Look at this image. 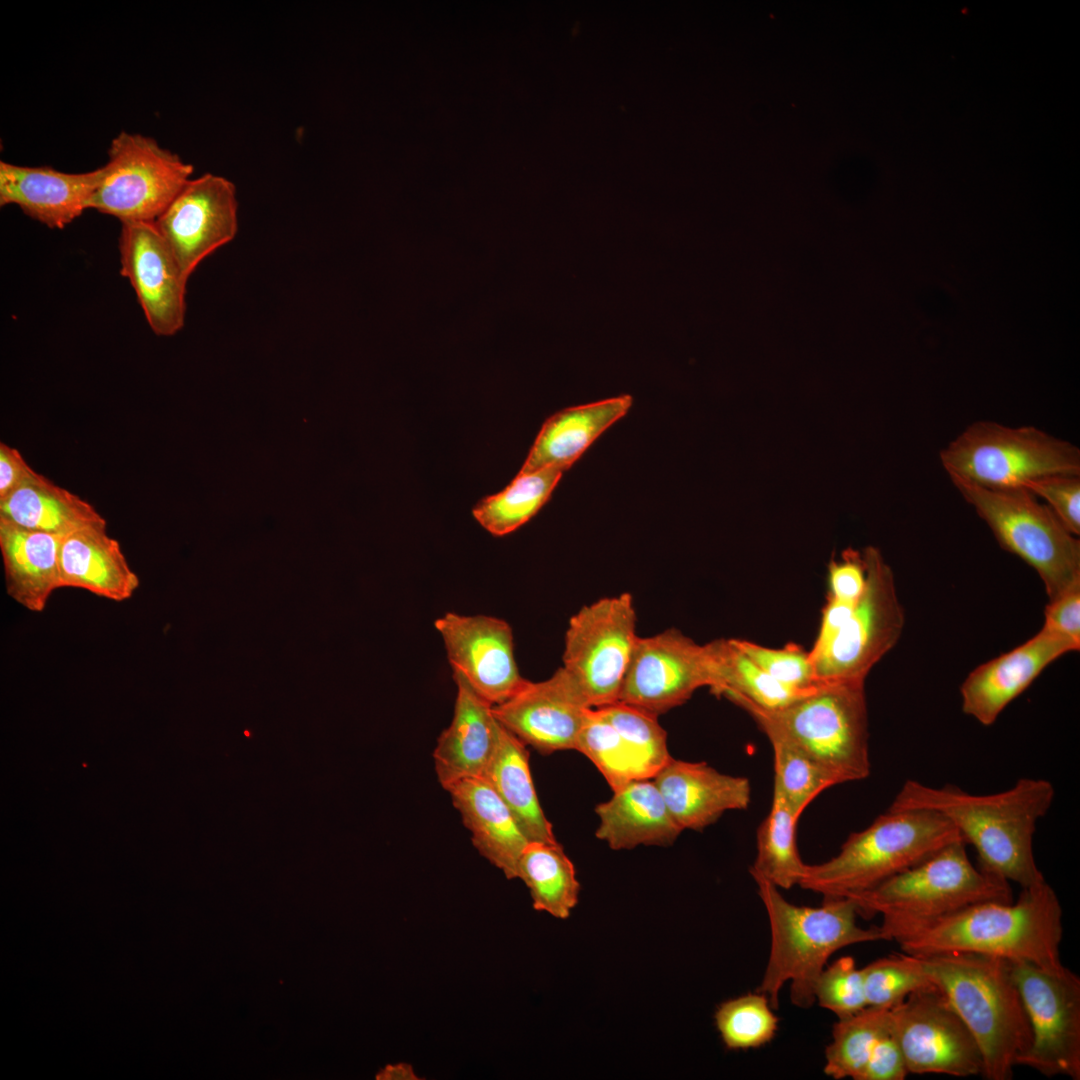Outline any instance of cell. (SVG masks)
<instances>
[{"label": "cell", "mask_w": 1080, "mask_h": 1080, "mask_svg": "<svg viewBox=\"0 0 1080 1080\" xmlns=\"http://www.w3.org/2000/svg\"><path fill=\"white\" fill-rule=\"evenodd\" d=\"M518 879L529 889L537 911L567 919L578 904L575 867L558 841H529L519 860Z\"/></svg>", "instance_id": "32"}, {"label": "cell", "mask_w": 1080, "mask_h": 1080, "mask_svg": "<svg viewBox=\"0 0 1080 1080\" xmlns=\"http://www.w3.org/2000/svg\"><path fill=\"white\" fill-rule=\"evenodd\" d=\"M481 777L507 805L529 841L557 842L539 803L527 746L501 724L496 748Z\"/></svg>", "instance_id": "30"}, {"label": "cell", "mask_w": 1080, "mask_h": 1080, "mask_svg": "<svg viewBox=\"0 0 1080 1080\" xmlns=\"http://www.w3.org/2000/svg\"><path fill=\"white\" fill-rule=\"evenodd\" d=\"M950 478L986 488L1024 487L1053 474L1080 475V450L1034 426L993 421L968 425L940 451Z\"/></svg>", "instance_id": "9"}, {"label": "cell", "mask_w": 1080, "mask_h": 1080, "mask_svg": "<svg viewBox=\"0 0 1080 1080\" xmlns=\"http://www.w3.org/2000/svg\"><path fill=\"white\" fill-rule=\"evenodd\" d=\"M445 790L479 854L507 879L518 878L519 860L529 840L497 792L481 776L461 779Z\"/></svg>", "instance_id": "24"}, {"label": "cell", "mask_w": 1080, "mask_h": 1080, "mask_svg": "<svg viewBox=\"0 0 1080 1080\" xmlns=\"http://www.w3.org/2000/svg\"><path fill=\"white\" fill-rule=\"evenodd\" d=\"M1079 650L1067 639L1041 628L1021 645L973 669L960 686L964 714L992 725L1055 660Z\"/></svg>", "instance_id": "20"}, {"label": "cell", "mask_w": 1080, "mask_h": 1080, "mask_svg": "<svg viewBox=\"0 0 1080 1080\" xmlns=\"http://www.w3.org/2000/svg\"><path fill=\"white\" fill-rule=\"evenodd\" d=\"M848 898L859 914L883 921L930 920L978 902L1014 900L1010 882L974 866L963 841Z\"/></svg>", "instance_id": "8"}, {"label": "cell", "mask_w": 1080, "mask_h": 1080, "mask_svg": "<svg viewBox=\"0 0 1080 1080\" xmlns=\"http://www.w3.org/2000/svg\"><path fill=\"white\" fill-rule=\"evenodd\" d=\"M38 475L17 449L0 443V501Z\"/></svg>", "instance_id": "47"}, {"label": "cell", "mask_w": 1080, "mask_h": 1080, "mask_svg": "<svg viewBox=\"0 0 1080 1080\" xmlns=\"http://www.w3.org/2000/svg\"><path fill=\"white\" fill-rule=\"evenodd\" d=\"M575 750L596 766L613 792L637 779L622 737L597 708L588 712Z\"/></svg>", "instance_id": "40"}, {"label": "cell", "mask_w": 1080, "mask_h": 1080, "mask_svg": "<svg viewBox=\"0 0 1080 1080\" xmlns=\"http://www.w3.org/2000/svg\"><path fill=\"white\" fill-rule=\"evenodd\" d=\"M564 471L548 467L519 474L501 492L473 508L477 522L494 536L507 535L529 521L547 502Z\"/></svg>", "instance_id": "34"}, {"label": "cell", "mask_w": 1080, "mask_h": 1080, "mask_svg": "<svg viewBox=\"0 0 1080 1080\" xmlns=\"http://www.w3.org/2000/svg\"><path fill=\"white\" fill-rule=\"evenodd\" d=\"M1054 798V786L1044 778L1023 777L1012 787L992 794H972L955 785L935 787L909 779L890 806L942 815L962 841L973 846L979 868L1026 888L1045 881L1034 857L1033 837Z\"/></svg>", "instance_id": "2"}, {"label": "cell", "mask_w": 1080, "mask_h": 1080, "mask_svg": "<svg viewBox=\"0 0 1080 1080\" xmlns=\"http://www.w3.org/2000/svg\"><path fill=\"white\" fill-rule=\"evenodd\" d=\"M63 538L0 518L6 592L31 612H42L53 592L60 588L59 552Z\"/></svg>", "instance_id": "27"}, {"label": "cell", "mask_w": 1080, "mask_h": 1080, "mask_svg": "<svg viewBox=\"0 0 1080 1080\" xmlns=\"http://www.w3.org/2000/svg\"><path fill=\"white\" fill-rule=\"evenodd\" d=\"M889 1022L909 1073L982 1074L974 1037L937 987L916 991L889 1009Z\"/></svg>", "instance_id": "14"}, {"label": "cell", "mask_w": 1080, "mask_h": 1080, "mask_svg": "<svg viewBox=\"0 0 1080 1080\" xmlns=\"http://www.w3.org/2000/svg\"><path fill=\"white\" fill-rule=\"evenodd\" d=\"M867 1006L891 1009L910 994L936 987L918 957L902 953L876 959L862 968Z\"/></svg>", "instance_id": "39"}, {"label": "cell", "mask_w": 1080, "mask_h": 1080, "mask_svg": "<svg viewBox=\"0 0 1080 1080\" xmlns=\"http://www.w3.org/2000/svg\"><path fill=\"white\" fill-rule=\"evenodd\" d=\"M653 780L682 830H702L727 811L746 810L751 801L748 778L721 773L706 762L672 757Z\"/></svg>", "instance_id": "22"}, {"label": "cell", "mask_w": 1080, "mask_h": 1080, "mask_svg": "<svg viewBox=\"0 0 1080 1080\" xmlns=\"http://www.w3.org/2000/svg\"><path fill=\"white\" fill-rule=\"evenodd\" d=\"M815 1003L838 1018L853 1015L867 1007L862 968L851 956L826 965L814 988Z\"/></svg>", "instance_id": "41"}, {"label": "cell", "mask_w": 1080, "mask_h": 1080, "mask_svg": "<svg viewBox=\"0 0 1080 1080\" xmlns=\"http://www.w3.org/2000/svg\"><path fill=\"white\" fill-rule=\"evenodd\" d=\"M0 518L26 529L61 536L107 525L90 503L41 474L0 501Z\"/></svg>", "instance_id": "29"}, {"label": "cell", "mask_w": 1080, "mask_h": 1080, "mask_svg": "<svg viewBox=\"0 0 1080 1080\" xmlns=\"http://www.w3.org/2000/svg\"><path fill=\"white\" fill-rule=\"evenodd\" d=\"M712 659L711 691L741 707L782 708L810 690H798L773 678L748 657L733 639L708 642ZM814 689V688H813ZM812 690V689H811Z\"/></svg>", "instance_id": "31"}, {"label": "cell", "mask_w": 1080, "mask_h": 1080, "mask_svg": "<svg viewBox=\"0 0 1080 1080\" xmlns=\"http://www.w3.org/2000/svg\"><path fill=\"white\" fill-rule=\"evenodd\" d=\"M89 209L121 223L154 222L191 179L193 166L155 139L120 132L108 148Z\"/></svg>", "instance_id": "10"}, {"label": "cell", "mask_w": 1080, "mask_h": 1080, "mask_svg": "<svg viewBox=\"0 0 1080 1080\" xmlns=\"http://www.w3.org/2000/svg\"><path fill=\"white\" fill-rule=\"evenodd\" d=\"M1031 1028L1032 1041L1017 1065L1047 1077L1080 1079V978L1028 962L1010 961Z\"/></svg>", "instance_id": "13"}, {"label": "cell", "mask_w": 1080, "mask_h": 1080, "mask_svg": "<svg viewBox=\"0 0 1080 1080\" xmlns=\"http://www.w3.org/2000/svg\"><path fill=\"white\" fill-rule=\"evenodd\" d=\"M632 403L629 395L563 409L543 424L519 474L555 467L566 471Z\"/></svg>", "instance_id": "28"}, {"label": "cell", "mask_w": 1080, "mask_h": 1080, "mask_svg": "<svg viewBox=\"0 0 1080 1080\" xmlns=\"http://www.w3.org/2000/svg\"><path fill=\"white\" fill-rule=\"evenodd\" d=\"M854 605L855 603L842 602L827 598V603L823 609L817 638L814 642L812 649L809 651L811 657L823 652L830 645V643L834 640L844 623L847 621L854 608Z\"/></svg>", "instance_id": "48"}, {"label": "cell", "mask_w": 1080, "mask_h": 1080, "mask_svg": "<svg viewBox=\"0 0 1080 1080\" xmlns=\"http://www.w3.org/2000/svg\"><path fill=\"white\" fill-rule=\"evenodd\" d=\"M622 737L637 779H653L672 758L658 716L617 701L597 708Z\"/></svg>", "instance_id": "36"}, {"label": "cell", "mask_w": 1080, "mask_h": 1080, "mask_svg": "<svg viewBox=\"0 0 1080 1080\" xmlns=\"http://www.w3.org/2000/svg\"><path fill=\"white\" fill-rule=\"evenodd\" d=\"M636 620L633 597L628 592L584 605L570 618L562 667L592 708L619 700L638 638Z\"/></svg>", "instance_id": "12"}, {"label": "cell", "mask_w": 1080, "mask_h": 1080, "mask_svg": "<svg viewBox=\"0 0 1080 1080\" xmlns=\"http://www.w3.org/2000/svg\"><path fill=\"white\" fill-rule=\"evenodd\" d=\"M101 168L68 173L0 161V206L16 205L50 229H63L89 209Z\"/></svg>", "instance_id": "21"}, {"label": "cell", "mask_w": 1080, "mask_h": 1080, "mask_svg": "<svg viewBox=\"0 0 1080 1080\" xmlns=\"http://www.w3.org/2000/svg\"><path fill=\"white\" fill-rule=\"evenodd\" d=\"M1042 628L1080 648V586L1049 601L1044 610Z\"/></svg>", "instance_id": "46"}, {"label": "cell", "mask_w": 1080, "mask_h": 1080, "mask_svg": "<svg viewBox=\"0 0 1080 1080\" xmlns=\"http://www.w3.org/2000/svg\"><path fill=\"white\" fill-rule=\"evenodd\" d=\"M595 807V835L613 850L639 845L668 846L683 831L672 817L656 783L636 779Z\"/></svg>", "instance_id": "26"}, {"label": "cell", "mask_w": 1080, "mask_h": 1080, "mask_svg": "<svg viewBox=\"0 0 1080 1080\" xmlns=\"http://www.w3.org/2000/svg\"><path fill=\"white\" fill-rule=\"evenodd\" d=\"M766 995L747 993L722 1002L714 1014L715 1026L729 1050H746L769 1043L779 1019Z\"/></svg>", "instance_id": "37"}, {"label": "cell", "mask_w": 1080, "mask_h": 1080, "mask_svg": "<svg viewBox=\"0 0 1080 1080\" xmlns=\"http://www.w3.org/2000/svg\"><path fill=\"white\" fill-rule=\"evenodd\" d=\"M120 274L135 291L145 319L158 336H173L184 326L188 278L154 222L121 223Z\"/></svg>", "instance_id": "18"}, {"label": "cell", "mask_w": 1080, "mask_h": 1080, "mask_svg": "<svg viewBox=\"0 0 1080 1080\" xmlns=\"http://www.w3.org/2000/svg\"><path fill=\"white\" fill-rule=\"evenodd\" d=\"M592 707L571 675L561 666L549 678L522 686L493 706L496 720L526 746L542 755L575 750Z\"/></svg>", "instance_id": "19"}, {"label": "cell", "mask_w": 1080, "mask_h": 1080, "mask_svg": "<svg viewBox=\"0 0 1080 1080\" xmlns=\"http://www.w3.org/2000/svg\"><path fill=\"white\" fill-rule=\"evenodd\" d=\"M457 693L453 718L433 751L435 772L445 789L461 779L482 776L498 741L500 724L493 705L453 673Z\"/></svg>", "instance_id": "23"}, {"label": "cell", "mask_w": 1080, "mask_h": 1080, "mask_svg": "<svg viewBox=\"0 0 1080 1080\" xmlns=\"http://www.w3.org/2000/svg\"><path fill=\"white\" fill-rule=\"evenodd\" d=\"M774 757V788L800 817L825 789L840 784L838 778L804 752L778 738H768Z\"/></svg>", "instance_id": "38"}, {"label": "cell", "mask_w": 1080, "mask_h": 1080, "mask_svg": "<svg viewBox=\"0 0 1080 1080\" xmlns=\"http://www.w3.org/2000/svg\"><path fill=\"white\" fill-rule=\"evenodd\" d=\"M866 585L834 640L810 656L818 684L865 682L871 669L897 644L905 615L894 574L873 546L863 553Z\"/></svg>", "instance_id": "11"}, {"label": "cell", "mask_w": 1080, "mask_h": 1080, "mask_svg": "<svg viewBox=\"0 0 1080 1080\" xmlns=\"http://www.w3.org/2000/svg\"><path fill=\"white\" fill-rule=\"evenodd\" d=\"M770 927V952L757 988L776 1011L780 992L790 983V1000L799 1008L815 1004L817 978L837 951L854 944L885 940L879 926L857 923L858 910L849 898L824 899L821 906L789 902L780 889L753 878Z\"/></svg>", "instance_id": "3"}, {"label": "cell", "mask_w": 1080, "mask_h": 1080, "mask_svg": "<svg viewBox=\"0 0 1080 1080\" xmlns=\"http://www.w3.org/2000/svg\"><path fill=\"white\" fill-rule=\"evenodd\" d=\"M106 526H92L64 536L59 552L60 588H78L122 602L140 585L119 542Z\"/></svg>", "instance_id": "25"}, {"label": "cell", "mask_w": 1080, "mask_h": 1080, "mask_svg": "<svg viewBox=\"0 0 1080 1080\" xmlns=\"http://www.w3.org/2000/svg\"><path fill=\"white\" fill-rule=\"evenodd\" d=\"M711 683L708 643L698 644L670 628L638 636L618 701L659 716L683 705L699 688Z\"/></svg>", "instance_id": "15"}, {"label": "cell", "mask_w": 1080, "mask_h": 1080, "mask_svg": "<svg viewBox=\"0 0 1080 1080\" xmlns=\"http://www.w3.org/2000/svg\"><path fill=\"white\" fill-rule=\"evenodd\" d=\"M380 1080H421V1077L415 1072L414 1067L406 1062H400L397 1064H390L385 1066L376 1075Z\"/></svg>", "instance_id": "49"}, {"label": "cell", "mask_w": 1080, "mask_h": 1080, "mask_svg": "<svg viewBox=\"0 0 1080 1080\" xmlns=\"http://www.w3.org/2000/svg\"><path fill=\"white\" fill-rule=\"evenodd\" d=\"M799 818L774 788L771 807L757 831V854L749 869L752 878H763L779 889L799 885L807 866L797 848Z\"/></svg>", "instance_id": "33"}, {"label": "cell", "mask_w": 1080, "mask_h": 1080, "mask_svg": "<svg viewBox=\"0 0 1080 1080\" xmlns=\"http://www.w3.org/2000/svg\"><path fill=\"white\" fill-rule=\"evenodd\" d=\"M735 644L760 668L781 683L798 690L818 685L809 652L796 644L769 648L757 643L733 639Z\"/></svg>", "instance_id": "42"}, {"label": "cell", "mask_w": 1080, "mask_h": 1080, "mask_svg": "<svg viewBox=\"0 0 1080 1080\" xmlns=\"http://www.w3.org/2000/svg\"><path fill=\"white\" fill-rule=\"evenodd\" d=\"M154 223L189 279L204 259L235 238L236 187L212 173L190 179Z\"/></svg>", "instance_id": "16"}, {"label": "cell", "mask_w": 1080, "mask_h": 1080, "mask_svg": "<svg viewBox=\"0 0 1080 1080\" xmlns=\"http://www.w3.org/2000/svg\"><path fill=\"white\" fill-rule=\"evenodd\" d=\"M1058 517L1074 535H1080V475L1053 474L1024 485Z\"/></svg>", "instance_id": "43"}, {"label": "cell", "mask_w": 1080, "mask_h": 1080, "mask_svg": "<svg viewBox=\"0 0 1080 1080\" xmlns=\"http://www.w3.org/2000/svg\"><path fill=\"white\" fill-rule=\"evenodd\" d=\"M434 626L453 673L493 706L507 700L525 682L515 660L512 628L505 620L447 612Z\"/></svg>", "instance_id": "17"}, {"label": "cell", "mask_w": 1080, "mask_h": 1080, "mask_svg": "<svg viewBox=\"0 0 1080 1080\" xmlns=\"http://www.w3.org/2000/svg\"><path fill=\"white\" fill-rule=\"evenodd\" d=\"M866 585V568L862 553L848 549L840 560H832L828 567V598L856 603Z\"/></svg>", "instance_id": "44"}, {"label": "cell", "mask_w": 1080, "mask_h": 1080, "mask_svg": "<svg viewBox=\"0 0 1080 1080\" xmlns=\"http://www.w3.org/2000/svg\"><path fill=\"white\" fill-rule=\"evenodd\" d=\"M916 957L974 1037L982 1056L981 1075L1011 1079L1032 1034L1010 961L972 953Z\"/></svg>", "instance_id": "4"}, {"label": "cell", "mask_w": 1080, "mask_h": 1080, "mask_svg": "<svg viewBox=\"0 0 1080 1080\" xmlns=\"http://www.w3.org/2000/svg\"><path fill=\"white\" fill-rule=\"evenodd\" d=\"M1062 916L1060 900L1045 880L1022 888L1011 902H978L930 920H882L879 928L885 941L913 956L972 953L1059 971Z\"/></svg>", "instance_id": "1"}, {"label": "cell", "mask_w": 1080, "mask_h": 1080, "mask_svg": "<svg viewBox=\"0 0 1080 1080\" xmlns=\"http://www.w3.org/2000/svg\"><path fill=\"white\" fill-rule=\"evenodd\" d=\"M1003 550L1033 568L1053 600L1080 586V541L1025 487L986 488L950 478Z\"/></svg>", "instance_id": "7"}, {"label": "cell", "mask_w": 1080, "mask_h": 1080, "mask_svg": "<svg viewBox=\"0 0 1080 1080\" xmlns=\"http://www.w3.org/2000/svg\"><path fill=\"white\" fill-rule=\"evenodd\" d=\"M743 709L767 738H778L804 752L840 784L869 777L865 682L820 683L782 708Z\"/></svg>", "instance_id": "6"}, {"label": "cell", "mask_w": 1080, "mask_h": 1080, "mask_svg": "<svg viewBox=\"0 0 1080 1080\" xmlns=\"http://www.w3.org/2000/svg\"><path fill=\"white\" fill-rule=\"evenodd\" d=\"M909 1074L901 1047L889 1029L876 1041L858 1080H903Z\"/></svg>", "instance_id": "45"}, {"label": "cell", "mask_w": 1080, "mask_h": 1080, "mask_svg": "<svg viewBox=\"0 0 1080 1080\" xmlns=\"http://www.w3.org/2000/svg\"><path fill=\"white\" fill-rule=\"evenodd\" d=\"M889 1029V1010L867 1006L838 1018L825 1048L824 1073L835 1079L858 1080L876 1041Z\"/></svg>", "instance_id": "35"}, {"label": "cell", "mask_w": 1080, "mask_h": 1080, "mask_svg": "<svg viewBox=\"0 0 1080 1080\" xmlns=\"http://www.w3.org/2000/svg\"><path fill=\"white\" fill-rule=\"evenodd\" d=\"M957 841H962L957 829L942 815L889 806L868 827L851 833L834 857L807 864L798 886L824 899L848 898Z\"/></svg>", "instance_id": "5"}]
</instances>
